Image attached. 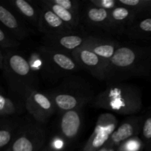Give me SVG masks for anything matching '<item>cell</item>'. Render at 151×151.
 Here are the masks:
<instances>
[{
  "label": "cell",
  "mask_w": 151,
  "mask_h": 151,
  "mask_svg": "<svg viewBox=\"0 0 151 151\" xmlns=\"http://www.w3.org/2000/svg\"><path fill=\"white\" fill-rule=\"evenodd\" d=\"M45 50L55 83L60 78L63 79L75 75L83 69L71 54L52 50L46 47Z\"/></svg>",
  "instance_id": "cell-8"
},
{
  "label": "cell",
  "mask_w": 151,
  "mask_h": 151,
  "mask_svg": "<svg viewBox=\"0 0 151 151\" xmlns=\"http://www.w3.org/2000/svg\"><path fill=\"white\" fill-rule=\"evenodd\" d=\"M0 22L1 26L20 42L29 37V29L26 22L9 6L0 5Z\"/></svg>",
  "instance_id": "cell-14"
},
{
  "label": "cell",
  "mask_w": 151,
  "mask_h": 151,
  "mask_svg": "<svg viewBox=\"0 0 151 151\" xmlns=\"http://www.w3.org/2000/svg\"><path fill=\"white\" fill-rule=\"evenodd\" d=\"M145 145L140 137H134L122 142L116 151H143Z\"/></svg>",
  "instance_id": "cell-27"
},
{
  "label": "cell",
  "mask_w": 151,
  "mask_h": 151,
  "mask_svg": "<svg viewBox=\"0 0 151 151\" xmlns=\"http://www.w3.org/2000/svg\"><path fill=\"white\" fill-rule=\"evenodd\" d=\"M26 58L32 70L38 75V78L40 77L46 82L55 83L48 57L44 46L37 47L35 50L30 52Z\"/></svg>",
  "instance_id": "cell-15"
},
{
  "label": "cell",
  "mask_w": 151,
  "mask_h": 151,
  "mask_svg": "<svg viewBox=\"0 0 151 151\" xmlns=\"http://www.w3.org/2000/svg\"><path fill=\"white\" fill-rule=\"evenodd\" d=\"M145 115L139 137L145 145V150L151 151V109Z\"/></svg>",
  "instance_id": "cell-26"
},
{
  "label": "cell",
  "mask_w": 151,
  "mask_h": 151,
  "mask_svg": "<svg viewBox=\"0 0 151 151\" xmlns=\"http://www.w3.org/2000/svg\"><path fill=\"white\" fill-rule=\"evenodd\" d=\"M86 2L94 7L104 9L109 11L119 6L118 0H88Z\"/></svg>",
  "instance_id": "cell-29"
},
{
  "label": "cell",
  "mask_w": 151,
  "mask_h": 151,
  "mask_svg": "<svg viewBox=\"0 0 151 151\" xmlns=\"http://www.w3.org/2000/svg\"><path fill=\"white\" fill-rule=\"evenodd\" d=\"M20 43L2 26L0 27V50L4 52H16L19 49Z\"/></svg>",
  "instance_id": "cell-25"
},
{
  "label": "cell",
  "mask_w": 151,
  "mask_h": 151,
  "mask_svg": "<svg viewBox=\"0 0 151 151\" xmlns=\"http://www.w3.org/2000/svg\"><path fill=\"white\" fill-rule=\"evenodd\" d=\"M47 138L45 125L32 116H24L14 139L4 151H41L47 145Z\"/></svg>",
  "instance_id": "cell-5"
},
{
  "label": "cell",
  "mask_w": 151,
  "mask_h": 151,
  "mask_svg": "<svg viewBox=\"0 0 151 151\" xmlns=\"http://www.w3.org/2000/svg\"><path fill=\"white\" fill-rule=\"evenodd\" d=\"M100 151H114V150H106V149H105V148H103V149H101Z\"/></svg>",
  "instance_id": "cell-31"
},
{
  "label": "cell",
  "mask_w": 151,
  "mask_h": 151,
  "mask_svg": "<svg viewBox=\"0 0 151 151\" xmlns=\"http://www.w3.org/2000/svg\"><path fill=\"white\" fill-rule=\"evenodd\" d=\"M149 17H151V14H150V16H149Z\"/></svg>",
  "instance_id": "cell-32"
},
{
  "label": "cell",
  "mask_w": 151,
  "mask_h": 151,
  "mask_svg": "<svg viewBox=\"0 0 151 151\" xmlns=\"http://www.w3.org/2000/svg\"><path fill=\"white\" fill-rule=\"evenodd\" d=\"M151 75V46L120 45L109 63L107 85Z\"/></svg>",
  "instance_id": "cell-1"
},
{
  "label": "cell",
  "mask_w": 151,
  "mask_h": 151,
  "mask_svg": "<svg viewBox=\"0 0 151 151\" xmlns=\"http://www.w3.org/2000/svg\"><path fill=\"white\" fill-rule=\"evenodd\" d=\"M67 145L62 139H53L41 151H66Z\"/></svg>",
  "instance_id": "cell-30"
},
{
  "label": "cell",
  "mask_w": 151,
  "mask_h": 151,
  "mask_svg": "<svg viewBox=\"0 0 151 151\" xmlns=\"http://www.w3.org/2000/svg\"><path fill=\"white\" fill-rule=\"evenodd\" d=\"M8 4L9 7L26 23L38 28L41 13L38 3L36 4L28 0H10Z\"/></svg>",
  "instance_id": "cell-19"
},
{
  "label": "cell",
  "mask_w": 151,
  "mask_h": 151,
  "mask_svg": "<svg viewBox=\"0 0 151 151\" xmlns=\"http://www.w3.org/2000/svg\"><path fill=\"white\" fill-rule=\"evenodd\" d=\"M145 115L129 116L119 124L103 148L116 151L119 145L126 140L141 134Z\"/></svg>",
  "instance_id": "cell-9"
},
{
  "label": "cell",
  "mask_w": 151,
  "mask_h": 151,
  "mask_svg": "<svg viewBox=\"0 0 151 151\" xmlns=\"http://www.w3.org/2000/svg\"><path fill=\"white\" fill-rule=\"evenodd\" d=\"M120 45V43L115 40L88 35L86 41L83 47L88 48L99 57L109 63Z\"/></svg>",
  "instance_id": "cell-17"
},
{
  "label": "cell",
  "mask_w": 151,
  "mask_h": 151,
  "mask_svg": "<svg viewBox=\"0 0 151 151\" xmlns=\"http://www.w3.org/2000/svg\"><path fill=\"white\" fill-rule=\"evenodd\" d=\"M83 109H74L60 114L58 124L59 137L68 146L75 142L81 134L83 123Z\"/></svg>",
  "instance_id": "cell-10"
},
{
  "label": "cell",
  "mask_w": 151,
  "mask_h": 151,
  "mask_svg": "<svg viewBox=\"0 0 151 151\" xmlns=\"http://www.w3.org/2000/svg\"><path fill=\"white\" fill-rule=\"evenodd\" d=\"M26 111L35 121L45 125L55 114L54 103L47 92L33 89L27 93L24 97Z\"/></svg>",
  "instance_id": "cell-6"
},
{
  "label": "cell",
  "mask_w": 151,
  "mask_h": 151,
  "mask_svg": "<svg viewBox=\"0 0 151 151\" xmlns=\"http://www.w3.org/2000/svg\"><path fill=\"white\" fill-rule=\"evenodd\" d=\"M41 9L39 22L37 29L44 35H58V34L78 32L73 30L56 16L41 0L38 1Z\"/></svg>",
  "instance_id": "cell-13"
},
{
  "label": "cell",
  "mask_w": 151,
  "mask_h": 151,
  "mask_svg": "<svg viewBox=\"0 0 151 151\" xmlns=\"http://www.w3.org/2000/svg\"><path fill=\"white\" fill-rule=\"evenodd\" d=\"M0 69L6 80L9 92L24 100L28 91L38 89L39 78L32 70L27 58L18 51L0 50Z\"/></svg>",
  "instance_id": "cell-3"
},
{
  "label": "cell",
  "mask_w": 151,
  "mask_h": 151,
  "mask_svg": "<svg viewBox=\"0 0 151 151\" xmlns=\"http://www.w3.org/2000/svg\"><path fill=\"white\" fill-rule=\"evenodd\" d=\"M91 105L118 114L133 116L142 109V94L139 87L132 84H110L95 96Z\"/></svg>",
  "instance_id": "cell-2"
},
{
  "label": "cell",
  "mask_w": 151,
  "mask_h": 151,
  "mask_svg": "<svg viewBox=\"0 0 151 151\" xmlns=\"http://www.w3.org/2000/svg\"><path fill=\"white\" fill-rule=\"evenodd\" d=\"M23 117H0V148L4 151L8 148L20 128Z\"/></svg>",
  "instance_id": "cell-21"
},
{
  "label": "cell",
  "mask_w": 151,
  "mask_h": 151,
  "mask_svg": "<svg viewBox=\"0 0 151 151\" xmlns=\"http://www.w3.org/2000/svg\"><path fill=\"white\" fill-rule=\"evenodd\" d=\"M26 111L24 100L9 92L6 94L1 88L0 93V117L19 116Z\"/></svg>",
  "instance_id": "cell-20"
},
{
  "label": "cell",
  "mask_w": 151,
  "mask_h": 151,
  "mask_svg": "<svg viewBox=\"0 0 151 151\" xmlns=\"http://www.w3.org/2000/svg\"><path fill=\"white\" fill-rule=\"evenodd\" d=\"M41 1L69 27L76 32L79 31L82 16L66 10L63 7L52 3L50 0H41Z\"/></svg>",
  "instance_id": "cell-23"
},
{
  "label": "cell",
  "mask_w": 151,
  "mask_h": 151,
  "mask_svg": "<svg viewBox=\"0 0 151 151\" xmlns=\"http://www.w3.org/2000/svg\"><path fill=\"white\" fill-rule=\"evenodd\" d=\"M54 4L78 15H81V2L76 0H50Z\"/></svg>",
  "instance_id": "cell-28"
},
{
  "label": "cell",
  "mask_w": 151,
  "mask_h": 151,
  "mask_svg": "<svg viewBox=\"0 0 151 151\" xmlns=\"http://www.w3.org/2000/svg\"><path fill=\"white\" fill-rule=\"evenodd\" d=\"M118 126L116 116L110 112L99 115L92 134L84 145L83 151H100L106 146Z\"/></svg>",
  "instance_id": "cell-7"
},
{
  "label": "cell",
  "mask_w": 151,
  "mask_h": 151,
  "mask_svg": "<svg viewBox=\"0 0 151 151\" xmlns=\"http://www.w3.org/2000/svg\"><path fill=\"white\" fill-rule=\"evenodd\" d=\"M118 4L135 10L139 18L149 17L151 14V0H118Z\"/></svg>",
  "instance_id": "cell-24"
},
{
  "label": "cell",
  "mask_w": 151,
  "mask_h": 151,
  "mask_svg": "<svg viewBox=\"0 0 151 151\" xmlns=\"http://www.w3.org/2000/svg\"><path fill=\"white\" fill-rule=\"evenodd\" d=\"M125 34L134 40L151 41V17H139L125 30Z\"/></svg>",
  "instance_id": "cell-22"
},
{
  "label": "cell",
  "mask_w": 151,
  "mask_h": 151,
  "mask_svg": "<svg viewBox=\"0 0 151 151\" xmlns=\"http://www.w3.org/2000/svg\"><path fill=\"white\" fill-rule=\"evenodd\" d=\"M72 57L82 67L94 78L106 81L109 63L85 47H81L72 52Z\"/></svg>",
  "instance_id": "cell-11"
},
{
  "label": "cell",
  "mask_w": 151,
  "mask_h": 151,
  "mask_svg": "<svg viewBox=\"0 0 151 151\" xmlns=\"http://www.w3.org/2000/svg\"><path fill=\"white\" fill-rule=\"evenodd\" d=\"M82 17L88 26L111 33L109 10L96 7L86 1Z\"/></svg>",
  "instance_id": "cell-18"
},
{
  "label": "cell",
  "mask_w": 151,
  "mask_h": 151,
  "mask_svg": "<svg viewBox=\"0 0 151 151\" xmlns=\"http://www.w3.org/2000/svg\"><path fill=\"white\" fill-rule=\"evenodd\" d=\"M60 114L69 111L83 109L95 97L94 91L88 81L81 76L72 75L62 79L52 89L47 91Z\"/></svg>",
  "instance_id": "cell-4"
},
{
  "label": "cell",
  "mask_w": 151,
  "mask_h": 151,
  "mask_svg": "<svg viewBox=\"0 0 151 151\" xmlns=\"http://www.w3.org/2000/svg\"><path fill=\"white\" fill-rule=\"evenodd\" d=\"M111 33L125 34L127 28L139 18L137 12L129 7L119 5L109 11Z\"/></svg>",
  "instance_id": "cell-16"
},
{
  "label": "cell",
  "mask_w": 151,
  "mask_h": 151,
  "mask_svg": "<svg viewBox=\"0 0 151 151\" xmlns=\"http://www.w3.org/2000/svg\"><path fill=\"white\" fill-rule=\"evenodd\" d=\"M88 35L78 32L44 35L43 46L52 50L72 54V52L83 47Z\"/></svg>",
  "instance_id": "cell-12"
}]
</instances>
